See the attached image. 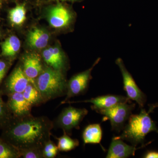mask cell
<instances>
[{
	"instance_id": "obj_1",
	"label": "cell",
	"mask_w": 158,
	"mask_h": 158,
	"mask_svg": "<svg viewBox=\"0 0 158 158\" xmlns=\"http://www.w3.org/2000/svg\"><path fill=\"white\" fill-rule=\"evenodd\" d=\"M54 126V123L45 116L13 117L3 129L1 138L19 150L30 148H43L51 139Z\"/></svg>"
},
{
	"instance_id": "obj_2",
	"label": "cell",
	"mask_w": 158,
	"mask_h": 158,
	"mask_svg": "<svg viewBox=\"0 0 158 158\" xmlns=\"http://www.w3.org/2000/svg\"><path fill=\"white\" fill-rule=\"evenodd\" d=\"M157 107L158 103L151 105L148 111L141 108L139 114H132L123 127L122 133L118 136V138L129 141L134 146H137L139 144L144 145L148 134L152 132L158 133L156 123L150 116V113H152Z\"/></svg>"
},
{
	"instance_id": "obj_3",
	"label": "cell",
	"mask_w": 158,
	"mask_h": 158,
	"mask_svg": "<svg viewBox=\"0 0 158 158\" xmlns=\"http://www.w3.org/2000/svg\"><path fill=\"white\" fill-rule=\"evenodd\" d=\"M34 84L40 92L44 103L66 95L67 81L64 73L49 66H46Z\"/></svg>"
},
{
	"instance_id": "obj_4",
	"label": "cell",
	"mask_w": 158,
	"mask_h": 158,
	"mask_svg": "<svg viewBox=\"0 0 158 158\" xmlns=\"http://www.w3.org/2000/svg\"><path fill=\"white\" fill-rule=\"evenodd\" d=\"M135 106V104L131 101L126 102L96 112L104 116L105 120H110L112 130L118 133L123 129Z\"/></svg>"
},
{
	"instance_id": "obj_5",
	"label": "cell",
	"mask_w": 158,
	"mask_h": 158,
	"mask_svg": "<svg viewBox=\"0 0 158 158\" xmlns=\"http://www.w3.org/2000/svg\"><path fill=\"white\" fill-rule=\"evenodd\" d=\"M88 113V110L85 108L80 109L69 106L62 110L54 124L70 135L73 129H79L80 124Z\"/></svg>"
},
{
	"instance_id": "obj_6",
	"label": "cell",
	"mask_w": 158,
	"mask_h": 158,
	"mask_svg": "<svg viewBox=\"0 0 158 158\" xmlns=\"http://www.w3.org/2000/svg\"><path fill=\"white\" fill-rule=\"evenodd\" d=\"M99 61V58L95 61L91 68L75 75L67 82V91L65 98L64 100L61 102V105L66 103L72 98L84 94L87 91L89 82L92 78L91 72L94 67Z\"/></svg>"
},
{
	"instance_id": "obj_7",
	"label": "cell",
	"mask_w": 158,
	"mask_h": 158,
	"mask_svg": "<svg viewBox=\"0 0 158 158\" xmlns=\"http://www.w3.org/2000/svg\"><path fill=\"white\" fill-rule=\"evenodd\" d=\"M116 63L121 71L123 88L127 94V97L131 100L135 101L139 108H143L147 101L146 94L138 87L131 75L126 68L122 59L118 58Z\"/></svg>"
},
{
	"instance_id": "obj_8",
	"label": "cell",
	"mask_w": 158,
	"mask_h": 158,
	"mask_svg": "<svg viewBox=\"0 0 158 158\" xmlns=\"http://www.w3.org/2000/svg\"><path fill=\"white\" fill-rule=\"evenodd\" d=\"M30 81L25 74L21 65L15 69L6 80L4 88L0 89L2 94L23 93Z\"/></svg>"
},
{
	"instance_id": "obj_9",
	"label": "cell",
	"mask_w": 158,
	"mask_h": 158,
	"mask_svg": "<svg viewBox=\"0 0 158 158\" xmlns=\"http://www.w3.org/2000/svg\"><path fill=\"white\" fill-rule=\"evenodd\" d=\"M7 106L13 117L20 118L31 114L33 107L23 96V93H13L8 94Z\"/></svg>"
},
{
	"instance_id": "obj_10",
	"label": "cell",
	"mask_w": 158,
	"mask_h": 158,
	"mask_svg": "<svg viewBox=\"0 0 158 158\" xmlns=\"http://www.w3.org/2000/svg\"><path fill=\"white\" fill-rule=\"evenodd\" d=\"M130 101L131 100L128 98L127 97H126L121 95L107 94L98 96L86 100L77 102L68 101L65 104L82 102L90 103L93 104L91 106V109L96 112L97 110L109 109L118 104Z\"/></svg>"
},
{
	"instance_id": "obj_11",
	"label": "cell",
	"mask_w": 158,
	"mask_h": 158,
	"mask_svg": "<svg viewBox=\"0 0 158 158\" xmlns=\"http://www.w3.org/2000/svg\"><path fill=\"white\" fill-rule=\"evenodd\" d=\"M21 66L30 81L34 84L35 80L45 68L43 65L41 57L36 53L27 54L23 57Z\"/></svg>"
},
{
	"instance_id": "obj_12",
	"label": "cell",
	"mask_w": 158,
	"mask_h": 158,
	"mask_svg": "<svg viewBox=\"0 0 158 158\" xmlns=\"http://www.w3.org/2000/svg\"><path fill=\"white\" fill-rule=\"evenodd\" d=\"M142 145L141 147L130 145L123 142V140L118 138V136L113 137L110 144L106 158H126L135 155L136 150L150 143Z\"/></svg>"
},
{
	"instance_id": "obj_13",
	"label": "cell",
	"mask_w": 158,
	"mask_h": 158,
	"mask_svg": "<svg viewBox=\"0 0 158 158\" xmlns=\"http://www.w3.org/2000/svg\"><path fill=\"white\" fill-rule=\"evenodd\" d=\"M72 18V15L70 11L61 5L53 7L48 12V19L50 24L56 28L68 26Z\"/></svg>"
},
{
	"instance_id": "obj_14",
	"label": "cell",
	"mask_w": 158,
	"mask_h": 158,
	"mask_svg": "<svg viewBox=\"0 0 158 158\" xmlns=\"http://www.w3.org/2000/svg\"><path fill=\"white\" fill-rule=\"evenodd\" d=\"M42 57L48 66L63 73L66 63L65 57L58 48L46 49L43 52Z\"/></svg>"
},
{
	"instance_id": "obj_15",
	"label": "cell",
	"mask_w": 158,
	"mask_h": 158,
	"mask_svg": "<svg viewBox=\"0 0 158 158\" xmlns=\"http://www.w3.org/2000/svg\"><path fill=\"white\" fill-rule=\"evenodd\" d=\"M49 35L41 29L35 28L29 32L27 36L28 44L32 48L42 49L48 44Z\"/></svg>"
},
{
	"instance_id": "obj_16",
	"label": "cell",
	"mask_w": 158,
	"mask_h": 158,
	"mask_svg": "<svg viewBox=\"0 0 158 158\" xmlns=\"http://www.w3.org/2000/svg\"><path fill=\"white\" fill-rule=\"evenodd\" d=\"M102 138V131L100 124L89 125L84 129L82 138L84 144H100Z\"/></svg>"
},
{
	"instance_id": "obj_17",
	"label": "cell",
	"mask_w": 158,
	"mask_h": 158,
	"mask_svg": "<svg viewBox=\"0 0 158 158\" xmlns=\"http://www.w3.org/2000/svg\"><path fill=\"white\" fill-rule=\"evenodd\" d=\"M23 94L32 107L38 106L44 103L39 90L32 82L29 83Z\"/></svg>"
},
{
	"instance_id": "obj_18",
	"label": "cell",
	"mask_w": 158,
	"mask_h": 158,
	"mask_svg": "<svg viewBox=\"0 0 158 158\" xmlns=\"http://www.w3.org/2000/svg\"><path fill=\"white\" fill-rule=\"evenodd\" d=\"M20 47V41L17 37L11 36L8 37L2 44V56L7 57H14L18 52Z\"/></svg>"
},
{
	"instance_id": "obj_19",
	"label": "cell",
	"mask_w": 158,
	"mask_h": 158,
	"mask_svg": "<svg viewBox=\"0 0 158 158\" xmlns=\"http://www.w3.org/2000/svg\"><path fill=\"white\" fill-rule=\"evenodd\" d=\"M55 138L58 141L57 146L59 151L65 152L70 151L78 147L80 143L77 139L71 138L65 131H63V135L61 137Z\"/></svg>"
},
{
	"instance_id": "obj_20",
	"label": "cell",
	"mask_w": 158,
	"mask_h": 158,
	"mask_svg": "<svg viewBox=\"0 0 158 158\" xmlns=\"http://www.w3.org/2000/svg\"><path fill=\"white\" fill-rule=\"evenodd\" d=\"M9 19L12 24L21 26L26 19V10L24 5H18L9 11Z\"/></svg>"
},
{
	"instance_id": "obj_21",
	"label": "cell",
	"mask_w": 158,
	"mask_h": 158,
	"mask_svg": "<svg viewBox=\"0 0 158 158\" xmlns=\"http://www.w3.org/2000/svg\"><path fill=\"white\" fill-rule=\"evenodd\" d=\"M19 150L16 148L0 138V158H19Z\"/></svg>"
},
{
	"instance_id": "obj_22",
	"label": "cell",
	"mask_w": 158,
	"mask_h": 158,
	"mask_svg": "<svg viewBox=\"0 0 158 158\" xmlns=\"http://www.w3.org/2000/svg\"><path fill=\"white\" fill-rule=\"evenodd\" d=\"M13 116L7 104L3 100L0 92V130H2L11 122Z\"/></svg>"
},
{
	"instance_id": "obj_23",
	"label": "cell",
	"mask_w": 158,
	"mask_h": 158,
	"mask_svg": "<svg viewBox=\"0 0 158 158\" xmlns=\"http://www.w3.org/2000/svg\"><path fill=\"white\" fill-rule=\"evenodd\" d=\"M58 146L50 139L44 144L43 148V155L44 158L56 157L59 151Z\"/></svg>"
},
{
	"instance_id": "obj_24",
	"label": "cell",
	"mask_w": 158,
	"mask_h": 158,
	"mask_svg": "<svg viewBox=\"0 0 158 158\" xmlns=\"http://www.w3.org/2000/svg\"><path fill=\"white\" fill-rule=\"evenodd\" d=\"M43 148H30L19 150L21 157L23 158H44Z\"/></svg>"
},
{
	"instance_id": "obj_25",
	"label": "cell",
	"mask_w": 158,
	"mask_h": 158,
	"mask_svg": "<svg viewBox=\"0 0 158 158\" xmlns=\"http://www.w3.org/2000/svg\"><path fill=\"white\" fill-rule=\"evenodd\" d=\"M9 64L4 60L0 59V86L2 84L3 79L5 77L7 70H8Z\"/></svg>"
},
{
	"instance_id": "obj_26",
	"label": "cell",
	"mask_w": 158,
	"mask_h": 158,
	"mask_svg": "<svg viewBox=\"0 0 158 158\" xmlns=\"http://www.w3.org/2000/svg\"><path fill=\"white\" fill-rule=\"evenodd\" d=\"M143 157L145 158H158V151H148L144 154Z\"/></svg>"
},
{
	"instance_id": "obj_27",
	"label": "cell",
	"mask_w": 158,
	"mask_h": 158,
	"mask_svg": "<svg viewBox=\"0 0 158 158\" xmlns=\"http://www.w3.org/2000/svg\"><path fill=\"white\" fill-rule=\"evenodd\" d=\"M1 2H0V8H1Z\"/></svg>"
},
{
	"instance_id": "obj_28",
	"label": "cell",
	"mask_w": 158,
	"mask_h": 158,
	"mask_svg": "<svg viewBox=\"0 0 158 158\" xmlns=\"http://www.w3.org/2000/svg\"><path fill=\"white\" fill-rule=\"evenodd\" d=\"M62 1H66V0H62ZM70 1H73V0H70Z\"/></svg>"
}]
</instances>
